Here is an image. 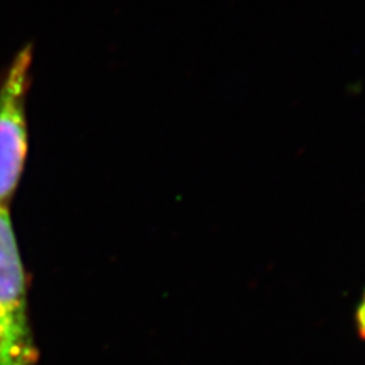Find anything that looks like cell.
<instances>
[{"mask_svg": "<svg viewBox=\"0 0 365 365\" xmlns=\"http://www.w3.org/2000/svg\"><path fill=\"white\" fill-rule=\"evenodd\" d=\"M28 314L26 272L8 205H0V365H36Z\"/></svg>", "mask_w": 365, "mask_h": 365, "instance_id": "obj_1", "label": "cell"}, {"mask_svg": "<svg viewBox=\"0 0 365 365\" xmlns=\"http://www.w3.org/2000/svg\"><path fill=\"white\" fill-rule=\"evenodd\" d=\"M358 322H359V329L362 335L365 336V297H364V302L362 306L359 307V314H358Z\"/></svg>", "mask_w": 365, "mask_h": 365, "instance_id": "obj_3", "label": "cell"}, {"mask_svg": "<svg viewBox=\"0 0 365 365\" xmlns=\"http://www.w3.org/2000/svg\"><path fill=\"white\" fill-rule=\"evenodd\" d=\"M32 44H26L0 73V205L13 200L26 165V98L32 83Z\"/></svg>", "mask_w": 365, "mask_h": 365, "instance_id": "obj_2", "label": "cell"}]
</instances>
